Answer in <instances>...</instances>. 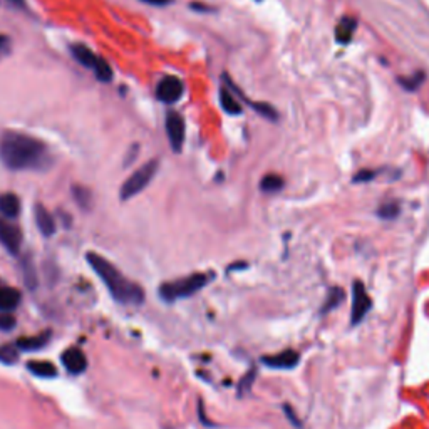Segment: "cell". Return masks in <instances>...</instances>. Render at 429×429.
<instances>
[{
    "label": "cell",
    "mask_w": 429,
    "mask_h": 429,
    "mask_svg": "<svg viewBox=\"0 0 429 429\" xmlns=\"http://www.w3.org/2000/svg\"><path fill=\"white\" fill-rule=\"evenodd\" d=\"M0 160L7 168L42 169L49 164L48 146L34 136L7 131L0 138Z\"/></svg>",
    "instance_id": "obj_1"
},
{
    "label": "cell",
    "mask_w": 429,
    "mask_h": 429,
    "mask_svg": "<svg viewBox=\"0 0 429 429\" xmlns=\"http://www.w3.org/2000/svg\"><path fill=\"white\" fill-rule=\"evenodd\" d=\"M87 262L92 267V270L99 275L104 286L111 292L113 299L121 304L127 305H139L144 300V292L138 283L127 280L111 262L101 257L97 253H87Z\"/></svg>",
    "instance_id": "obj_2"
},
{
    "label": "cell",
    "mask_w": 429,
    "mask_h": 429,
    "mask_svg": "<svg viewBox=\"0 0 429 429\" xmlns=\"http://www.w3.org/2000/svg\"><path fill=\"white\" fill-rule=\"evenodd\" d=\"M210 280L211 274H193L190 277L173 280V282H167L160 287V297L164 302L186 299V297H191L202 290L206 283H210Z\"/></svg>",
    "instance_id": "obj_3"
},
{
    "label": "cell",
    "mask_w": 429,
    "mask_h": 429,
    "mask_svg": "<svg viewBox=\"0 0 429 429\" xmlns=\"http://www.w3.org/2000/svg\"><path fill=\"white\" fill-rule=\"evenodd\" d=\"M158 171V161L151 160L148 161L146 164H143L138 171H134L127 180L125 181V185L121 186L120 197L121 199H129L134 198L136 195L141 193V191L150 185V181L153 180V176L156 175Z\"/></svg>",
    "instance_id": "obj_4"
},
{
    "label": "cell",
    "mask_w": 429,
    "mask_h": 429,
    "mask_svg": "<svg viewBox=\"0 0 429 429\" xmlns=\"http://www.w3.org/2000/svg\"><path fill=\"white\" fill-rule=\"evenodd\" d=\"M371 297L367 295L366 287L360 280H356L352 283V310H351V322L352 325L360 324L364 317L367 316V312L371 310Z\"/></svg>",
    "instance_id": "obj_5"
},
{
    "label": "cell",
    "mask_w": 429,
    "mask_h": 429,
    "mask_svg": "<svg viewBox=\"0 0 429 429\" xmlns=\"http://www.w3.org/2000/svg\"><path fill=\"white\" fill-rule=\"evenodd\" d=\"M181 96H183V83H181V79L176 78V76H164L158 83L156 97H158L161 103L173 104L176 103Z\"/></svg>",
    "instance_id": "obj_6"
},
{
    "label": "cell",
    "mask_w": 429,
    "mask_h": 429,
    "mask_svg": "<svg viewBox=\"0 0 429 429\" xmlns=\"http://www.w3.org/2000/svg\"><path fill=\"white\" fill-rule=\"evenodd\" d=\"M167 134L169 139V144H171L173 151L180 153L181 148H183L185 143V120L181 118V114H178L175 111L168 113L167 116Z\"/></svg>",
    "instance_id": "obj_7"
},
{
    "label": "cell",
    "mask_w": 429,
    "mask_h": 429,
    "mask_svg": "<svg viewBox=\"0 0 429 429\" xmlns=\"http://www.w3.org/2000/svg\"><path fill=\"white\" fill-rule=\"evenodd\" d=\"M61 360H62L64 367L67 369V372L74 374V376L83 374L87 369V358H86V354L79 349V347H71V349L64 351L61 356Z\"/></svg>",
    "instance_id": "obj_8"
},
{
    "label": "cell",
    "mask_w": 429,
    "mask_h": 429,
    "mask_svg": "<svg viewBox=\"0 0 429 429\" xmlns=\"http://www.w3.org/2000/svg\"><path fill=\"white\" fill-rule=\"evenodd\" d=\"M0 241L10 253H19L20 244H22V233L15 225L6 223L0 220Z\"/></svg>",
    "instance_id": "obj_9"
},
{
    "label": "cell",
    "mask_w": 429,
    "mask_h": 429,
    "mask_svg": "<svg viewBox=\"0 0 429 429\" xmlns=\"http://www.w3.org/2000/svg\"><path fill=\"white\" fill-rule=\"evenodd\" d=\"M262 363L272 369H294L299 364V354L295 351L287 349L279 352V354L262 358Z\"/></svg>",
    "instance_id": "obj_10"
},
{
    "label": "cell",
    "mask_w": 429,
    "mask_h": 429,
    "mask_svg": "<svg viewBox=\"0 0 429 429\" xmlns=\"http://www.w3.org/2000/svg\"><path fill=\"white\" fill-rule=\"evenodd\" d=\"M20 299V292L14 287H0V312L8 314L12 310H15L19 307Z\"/></svg>",
    "instance_id": "obj_11"
},
{
    "label": "cell",
    "mask_w": 429,
    "mask_h": 429,
    "mask_svg": "<svg viewBox=\"0 0 429 429\" xmlns=\"http://www.w3.org/2000/svg\"><path fill=\"white\" fill-rule=\"evenodd\" d=\"M356 27H358V22H356L354 19H351V17H344V19L339 20L337 27H335V41L342 45L349 44L352 37H354Z\"/></svg>",
    "instance_id": "obj_12"
},
{
    "label": "cell",
    "mask_w": 429,
    "mask_h": 429,
    "mask_svg": "<svg viewBox=\"0 0 429 429\" xmlns=\"http://www.w3.org/2000/svg\"><path fill=\"white\" fill-rule=\"evenodd\" d=\"M36 222L39 230L44 233L45 237L54 235V232H56V222H54V216L49 213L48 208L44 205H36Z\"/></svg>",
    "instance_id": "obj_13"
},
{
    "label": "cell",
    "mask_w": 429,
    "mask_h": 429,
    "mask_svg": "<svg viewBox=\"0 0 429 429\" xmlns=\"http://www.w3.org/2000/svg\"><path fill=\"white\" fill-rule=\"evenodd\" d=\"M20 211V199L15 193L0 195V213L6 218H15Z\"/></svg>",
    "instance_id": "obj_14"
},
{
    "label": "cell",
    "mask_w": 429,
    "mask_h": 429,
    "mask_svg": "<svg viewBox=\"0 0 429 429\" xmlns=\"http://www.w3.org/2000/svg\"><path fill=\"white\" fill-rule=\"evenodd\" d=\"M71 54H72V56H74V59L80 64V66L89 67V69H94L97 56H96L94 52H92L91 49L87 48V45H84V44H72Z\"/></svg>",
    "instance_id": "obj_15"
},
{
    "label": "cell",
    "mask_w": 429,
    "mask_h": 429,
    "mask_svg": "<svg viewBox=\"0 0 429 429\" xmlns=\"http://www.w3.org/2000/svg\"><path fill=\"white\" fill-rule=\"evenodd\" d=\"M225 83L228 84V86H230L233 91L235 92H239L240 94V91H239V86H237V84H233L232 80H230V78H228V76H225ZM241 96V94H240ZM244 97V96H241ZM245 99V97H244ZM246 103H248L250 106H252V108L255 109V111H257L258 114H260V116H263V118H267V120H270V121H275L277 120V111H275L274 108H272L270 104H267V103H253V101H250V99H245Z\"/></svg>",
    "instance_id": "obj_16"
},
{
    "label": "cell",
    "mask_w": 429,
    "mask_h": 429,
    "mask_svg": "<svg viewBox=\"0 0 429 429\" xmlns=\"http://www.w3.org/2000/svg\"><path fill=\"white\" fill-rule=\"evenodd\" d=\"M27 369L31 371L34 376L44 377V379H52L57 376V369L52 363L49 360H31L27 364Z\"/></svg>",
    "instance_id": "obj_17"
},
{
    "label": "cell",
    "mask_w": 429,
    "mask_h": 429,
    "mask_svg": "<svg viewBox=\"0 0 429 429\" xmlns=\"http://www.w3.org/2000/svg\"><path fill=\"white\" fill-rule=\"evenodd\" d=\"M49 332L39 334V335H34V337H24L19 339V341L15 342V347L20 351H39L41 347H44L45 344L49 342Z\"/></svg>",
    "instance_id": "obj_18"
},
{
    "label": "cell",
    "mask_w": 429,
    "mask_h": 429,
    "mask_svg": "<svg viewBox=\"0 0 429 429\" xmlns=\"http://www.w3.org/2000/svg\"><path fill=\"white\" fill-rule=\"evenodd\" d=\"M220 104H222L223 111L232 114V116H239V114L244 111L241 104L237 101V97L233 96L227 87H222V91H220Z\"/></svg>",
    "instance_id": "obj_19"
},
{
    "label": "cell",
    "mask_w": 429,
    "mask_h": 429,
    "mask_svg": "<svg viewBox=\"0 0 429 429\" xmlns=\"http://www.w3.org/2000/svg\"><path fill=\"white\" fill-rule=\"evenodd\" d=\"M286 181L280 175H275V173H270V175H265L260 181V190L265 191V193H279L280 190L283 188Z\"/></svg>",
    "instance_id": "obj_20"
},
{
    "label": "cell",
    "mask_w": 429,
    "mask_h": 429,
    "mask_svg": "<svg viewBox=\"0 0 429 429\" xmlns=\"http://www.w3.org/2000/svg\"><path fill=\"white\" fill-rule=\"evenodd\" d=\"M94 74L96 79L101 80V83H109L113 79V69L109 66L108 61H104L103 57H97L96 66H94Z\"/></svg>",
    "instance_id": "obj_21"
},
{
    "label": "cell",
    "mask_w": 429,
    "mask_h": 429,
    "mask_svg": "<svg viewBox=\"0 0 429 429\" xmlns=\"http://www.w3.org/2000/svg\"><path fill=\"white\" fill-rule=\"evenodd\" d=\"M72 193H74V199L78 202V205L80 208H84V210H87L89 206H91V191L87 188H84V186H74L72 188Z\"/></svg>",
    "instance_id": "obj_22"
},
{
    "label": "cell",
    "mask_w": 429,
    "mask_h": 429,
    "mask_svg": "<svg viewBox=\"0 0 429 429\" xmlns=\"http://www.w3.org/2000/svg\"><path fill=\"white\" fill-rule=\"evenodd\" d=\"M424 80V72H416L411 78H399V84L406 89V91H416Z\"/></svg>",
    "instance_id": "obj_23"
},
{
    "label": "cell",
    "mask_w": 429,
    "mask_h": 429,
    "mask_svg": "<svg viewBox=\"0 0 429 429\" xmlns=\"http://www.w3.org/2000/svg\"><path fill=\"white\" fill-rule=\"evenodd\" d=\"M342 300H344V292L341 290V288H337V287L332 288L329 297H327V302L324 304V307H322V312H327V310H332L334 307H337Z\"/></svg>",
    "instance_id": "obj_24"
},
{
    "label": "cell",
    "mask_w": 429,
    "mask_h": 429,
    "mask_svg": "<svg viewBox=\"0 0 429 429\" xmlns=\"http://www.w3.org/2000/svg\"><path fill=\"white\" fill-rule=\"evenodd\" d=\"M377 215L384 220H394L399 215V205L396 202L384 203V205L379 208V211H377Z\"/></svg>",
    "instance_id": "obj_25"
},
{
    "label": "cell",
    "mask_w": 429,
    "mask_h": 429,
    "mask_svg": "<svg viewBox=\"0 0 429 429\" xmlns=\"http://www.w3.org/2000/svg\"><path fill=\"white\" fill-rule=\"evenodd\" d=\"M12 50V41L8 36H3V34H0V61H2L3 57L8 56Z\"/></svg>",
    "instance_id": "obj_26"
},
{
    "label": "cell",
    "mask_w": 429,
    "mask_h": 429,
    "mask_svg": "<svg viewBox=\"0 0 429 429\" xmlns=\"http://www.w3.org/2000/svg\"><path fill=\"white\" fill-rule=\"evenodd\" d=\"M377 176V171H371V169H363L358 175L354 176V183H367V181L374 180Z\"/></svg>",
    "instance_id": "obj_27"
},
{
    "label": "cell",
    "mask_w": 429,
    "mask_h": 429,
    "mask_svg": "<svg viewBox=\"0 0 429 429\" xmlns=\"http://www.w3.org/2000/svg\"><path fill=\"white\" fill-rule=\"evenodd\" d=\"M141 2H146V3H150V6H155V7H164V6H168V3H171L173 0H141Z\"/></svg>",
    "instance_id": "obj_28"
},
{
    "label": "cell",
    "mask_w": 429,
    "mask_h": 429,
    "mask_svg": "<svg viewBox=\"0 0 429 429\" xmlns=\"http://www.w3.org/2000/svg\"><path fill=\"white\" fill-rule=\"evenodd\" d=\"M191 8H193V10H199V12H210L211 10L210 7L202 6V3H191Z\"/></svg>",
    "instance_id": "obj_29"
},
{
    "label": "cell",
    "mask_w": 429,
    "mask_h": 429,
    "mask_svg": "<svg viewBox=\"0 0 429 429\" xmlns=\"http://www.w3.org/2000/svg\"><path fill=\"white\" fill-rule=\"evenodd\" d=\"M8 2L17 3V6H24V2H25V0H8Z\"/></svg>",
    "instance_id": "obj_30"
}]
</instances>
